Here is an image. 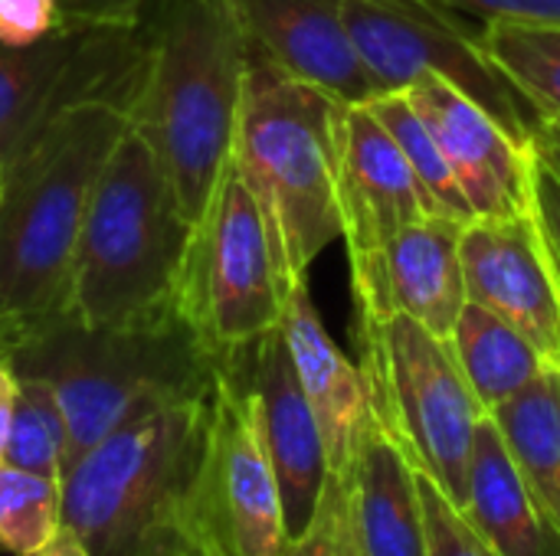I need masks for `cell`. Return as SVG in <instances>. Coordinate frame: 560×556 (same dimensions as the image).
<instances>
[{
    "label": "cell",
    "instance_id": "cell-20",
    "mask_svg": "<svg viewBox=\"0 0 560 556\" xmlns=\"http://www.w3.org/2000/svg\"><path fill=\"white\" fill-rule=\"evenodd\" d=\"M463 514L499 556H560L558 518L518 472L492 416L476 429Z\"/></svg>",
    "mask_w": 560,
    "mask_h": 556
},
{
    "label": "cell",
    "instance_id": "cell-26",
    "mask_svg": "<svg viewBox=\"0 0 560 556\" xmlns=\"http://www.w3.org/2000/svg\"><path fill=\"white\" fill-rule=\"evenodd\" d=\"M16 380H20V390H16L3 462L62 482L66 442H69L62 406L46 380L39 377H16Z\"/></svg>",
    "mask_w": 560,
    "mask_h": 556
},
{
    "label": "cell",
    "instance_id": "cell-37",
    "mask_svg": "<svg viewBox=\"0 0 560 556\" xmlns=\"http://www.w3.org/2000/svg\"><path fill=\"white\" fill-rule=\"evenodd\" d=\"M3 167H7V161L0 157V184H3Z\"/></svg>",
    "mask_w": 560,
    "mask_h": 556
},
{
    "label": "cell",
    "instance_id": "cell-8",
    "mask_svg": "<svg viewBox=\"0 0 560 556\" xmlns=\"http://www.w3.org/2000/svg\"><path fill=\"white\" fill-rule=\"evenodd\" d=\"M285 295L259 203L230 161L203 216L194 223L177 315L200 347L223 364L279 328Z\"/></svg>",
    "mask_w": 560,
    "mask_h": 556
},
{
    "label": "cell",
    "instance_id": "cell-29",
    "mask_svg": "<svg viewBox=\"0 0 560 556\" xmlns=\"http://www.w3.org/2000/svg\"><path fill=\"white\" fill-rule=\"evenodd\" d=\"M72 26L59 0H0V43L36 46Z\"/></svg>",
    "mask_w": 560,
    "mask_h": 556
},
{
    "label": "cell",
    "instance_id": "cell-1",
    "mask_svg": "<svg viewBox=\"0 0 560 556\" xmlns=\"http://www.w3.org/2000/svg\"><path fill=\"white\" fill-rule=\"evenodd\" d=\"M144 72L128 121L197 223L230 167L249 39L230 0H148Z\"/></svg>",
    "mask_w": 560,
    "mask_h": 556
},
{
    "label": "cell",
    "instance_id": "cell-16",
    "mask_svg": "<svg viewBox=\"0 0 560 556\" xmlns=\"http://www.w3.org/2000/svg\"><path fill=\"white\" fill-rule=\"evenodd\" d=\"M413 108L436 134L476 216H518L535 210V151L518 144L482 105L446 82L407 88Z\"/></svg>",
    "mask_w": 560,
    "mask_h": 556
},
{
    "label": "cell",
    "instance_id": "cell-38",
    "mask_svg": "<svg viewBox=\"0 0 560 556\" xmlns=\"http://www.w3.org/2000/svg\"><path fill=\"white\" fill-rule=\"evenodd\" d=\"M555 125H560V118H558V121H555Z\"/></svg>",
    "mask_w": 560,
    "mask_h": 556
},
{
    "label": "cell",
    "instance_id": "cell-7",
    "mask_svg": "<svg viewBox=\"0 0 560 556\" xmlns=\"http://www.w3.org/2000/svg\"><path fill=\"white\" fill-rule=\"evenodd\" d=\"M358 347L377 429L463 508L476 429L489 413L472 397L450 341L397 311L358 318Z\"/></svg>",
    "mask_w": 560,
    "mask_h": 556
},
{
    "label": "cell",
    "instance_id": "cell-12",
    "mask_svg": "<svg viewBox=\"0 0 560 556\" xmlns=\"http://www.w3.org/2000/svg\"><path fill=\"white\" fill-rule=\"evenodd\" d=\"M459 259L469 301L505 318L560 367V275L535 210L469 220Z\"/></svg>",
    "mask_w": 560,
    "mask_h": 556
},
{
    "label": "cell",
    "instance_id": "cell-5",
    "mask_svg": "<svg viewBox=\"0 0 560 556\" xmlns=\"http://www.w3.org/2000/svg\"><path fill=\"white\" fill-rule=\"evenodd\" d=\"M338 108L328 92L249 56L230 161L259 203L285 288L308 282L341 239Z\"/></svg>",
    "mask_w": 560,
    "mask_h": 556
},
{
    "label": "cell",
    "instance_id": "cell-15",
    "mask_svg": "<svg viewBox=\"0 0 560 556\" xmlns=\"http://www.w3.org/2000/svg\"><path fill=\"white\" fill-rule=\"evenodd\" d=\"M338 210L348 256L377 252L404 226L436 213L404 151L364 102L338 108Z\"/></svg>",
    "mask_w": 560,
    "mask_h": 556
},
{
    "label": "cell",
    "instance_id": "cell-35",
    "mask_svg": "<svg viewBox=\"0 0 560 556\" xmlns=\"http://www.w3.org/2000/svg\"><path fill=\"white\" fill-rule=\"evenodd\" d=\"M36 556H92V554H89V547H85V544H82L69 528H62V531H59V534H56V537H52V541H49V544H46V547H43Z\"/></svg>",
    "mask_w": 560,
    "mask_h": 556
},
{
    "label": "cell",
    "instance_id": "cell-34",
    "mask_svg": "<svg viewBox=\"0 0 560 556\" xmlns=\"http://www.w3.org/2000/svg\"><path fill=\"white\" fill-rule=\"evenodd\" d=\"M532 151L555 170V177L560 180V125L555 121H541L535 141H532Z\"/></svg>",
    "mask_w": 560,
    "mask_h": 556
},
{
    "label": "cell",
    "instance_id": "cell-6",
    "mask_svg": "<svg viewBox=\"0 0 560 556\" xmlns=\"http://www.w3.org/2000/svg\"><path fill=\"white\" fill-rule=\"evenodd\" d=\"M213 390L131 419L62 475V528L92 556H177Z\"/></svg>",
    "mask_w": 560,
    "mask_h": 556
},
{
    "label": "cell",
    "instance_id": "cell-33",
    "mask_svg": "<svg viewBox=\"0 0 560 556\" xmlns=\"http://www.w3.org/2000/svg\"><path fill=\"white\" fill-rule=\"evenodd\" d=\"M16 390H20L16 370H13V364L7 360V354H0V459H3V449H7L10 423H13Z\"/></svg>",
    "mask_w": 560,
    "mask_h": 556
},
{
    "label": "cell",
    "instance_id": "cell-36",
    "mask_svg": "<svg viewBox=\"0 0 560 556\" xmlns=\"http://www.w3.org/2000/svg\"><path fill=\"white\" fill-rule=\"evenodd\" d=\"M177 556H223V554H220L207 537H200L197 531H190V534H187V541L180 544Z\"/></svg>",
    "mask_w": 560,
    "mask_h": 556
},
{
    "label": "cell",
    "instance_id": "cell-31",
    "mask_svg": "<svg viewBox=\"0 0 560 556\" xmlns=\"http://www.w3.org/2000/svg\"><path fill=\"white\" fill-rule=\"evenodd\" d=\"M69 23L85 26H138L148 0H59Z\"/></svg>",
    "mask_w": 560,
    "mask_h": 556
},
{
    "label": "cell",
    "instance_id": "cell-14",
    "mask_svg": "<svg viewBox=\"0 0 560 556\" xmlns=\"http://www.w3.org/2000/svg\"><path fill=\"white\" fill-rule=\"evenodd\" d=\"M230 360L240 364L256 397L262 439H266V449L279 478L285 537H295L315 518L325 485L331 478L318 419L299 383V374L292 367V357L279 328Z\"/></svg>",
    "mask_w": 560,
    "mask_h": 556
},
{
    "label": "cell",
    "instance_id": "cell-13",
    "mask_svg": "<svg viewBox=\"0 0 560 556\" xmlns=\"http://www.w3.org/2000/svg\"><path fill=\"white\" fill-rule=\"evenodd\" d=\"M459 220L427 213L404 226L387 246L348 256L358 318L410 315L443 341H450L469 295L459 259Z\"/></svg>",
    "mask_w": 560,
    "mask_h": 556
},
{
    "label": "cell",
    "instance_id": "cell-30",
    "mask_svg": "<svg viewBox=\"0 0 560 556\" xmlns=\"http://www.w3.org/2000/svg\"><path fill=\"white\" fill-rule=\"evenodd\" d=\"M450 13L476 16L482 23H560V0H427Z\"/></svg>",
    "mask_w": 560,
    "mask_h": 556
},
{
    "label": "cell",
    "instance_id": "cell-22",
    "mask_svg": "<svg viewBox=\"0 0 560 556\" xmlns=\"http://www.w3.org/2000/svg\"><path fill=\"white\" fill-rule=\"evenodd\" d=\"M489 416L518 472L560 524V367H548L535 383L495 406Z\"/></svg>",
    "mask_w": 560,
    "mask_h": 556
},
{
    "label": "cell",
    "instance_id": "cell-18",
    "mask_svg": "<svg viewBox=\"0 0 560 556\" xmlns=\"http://www.w3.org/2000/svg\"><path fill=\"white\" fill-rule=\"evenodd\" d=\"M279 331L285 338L292 367L318 419L328 469L331 475H345L361 439L374 426L368 377L361 364H351L345 351L335 344V338L325 331L308 282L289 288Z\"/></svg>",
    "mask_w": 560,
    "mask_h": 556
},
{
    "label": "cell",
    "instance_id": "cell-21",
    "mask_svg": "<svg viewBox=\"0 0 560 556\" xmlns=\"http://www.w3.org/2000/svg\"><path fill=\"white\" fill-rule=\"evenodd\" d=\"M450 347L486 413L509 403L548 367H555L518 328L476 301H466L450 334Z\"/></svg>",
    "mask_w": 560,
    "mask_h": 556
},
{
    "label": "cell",
    "instance_id": "cell-25",
    "mask_svg": "<svg viewBox=\"0 0 560 556\" xmlns=\"http://www.w3.org/2000/svg\"><path fill=\"white\" fill-rule=\"evenodd\" d=\"M62 531V482L0 459V547L36 556Z\"/></svg>",
    "mask_w": 560,
    "mask_h": 556
},
{
    "label": "cell",
    "instance_id": "cell-32",
    "mask_svg": "<svg viewBox=\"0 0 560 556\" xmlns=\"http://www.w3.org/2000/svg\"><path fill=\"white\" fill-rule=\"evenodd\" d=\"M535 220L560 272V180L538 154H535Z\"/></svg>",
    "mask_w": 560,
    "mask_h": 556
},
{
    "label": "cell",
    "instance_id": "cell-27",
    "mask_svg": "<svg viewBox=\"0 0 560 556\" xmlns=\"http://www.w3.org/2000/svg\"><path fill=\"white\" fill-rule=\"evenodd\" d=\"M417 482L427 524V556H499L495 547L469 524L463 508L446 492H440V485H433L420 472Z\"/></svg>",
    "mask_w": 560,
    "mask_h": 556
},
{
    "label": "cell",
    "instance_id": "cell-11",
    "mask_svg": "<svg viewBox=\"0 0 560 556\" xmlns=\"http://www.w3.org/2000/svg\"><path fill=\"white\" fill-rule=\"evenodd\" d=\"M141 72V23H72L36 46L0 43V157H13L69 108L118 105L131 111Z\"/></svg>",
    "mask_w": 560,
    "mask_h": 556
},
{
    "label": "cell",
    "instance_id": "cell-4",
    "mask_svg": "<svg viewBox=\"0 0 560 556\" xmlns=\"http://www.w3.org/2000/svg\"><path fill=\"white\" fill-rule=\"evenodd\" d=\"M0 354L16 377L52 387L69 426L62 475L118 426L210 393L220 367L180 315L131 328H85L62 311Z\"/></svg>",
    "mask_w": 560,
    "mask_h": 556
},
{
    "label": "cell",
    "instance_id": "cell-3",
    "mask_svg": "<svg viewBox=\"0 0 560 556\" xmlns=\"http://www.w3.org/2000/svg\"><path fill=\"white\" fill-rule=\"evenodd\" d=\"M194 223L135 125L115 141L79 233L66 315L85 328L154 324L177 315Z\"/></svg>",
    "mask_w": 560,
    "mask_h": 556
},
{
    "label": "cell",
    "instance_id": "cell-17",
    "mask_svg": "<svg viewBox=\"0 0 560 556\" xmlns=\"http://www.w3.org/2000/svg\"><path fill=\"white\" fill-rule=\"evenodd\" d=\"M249 49L338 102H371L374 82L345 20V0H230Z\"/></svg>",
    "mask_w": 560,
    "mask_h": 556
},
{
    "label": "cell",
    "instance_id": "cell-2",
    "mask_svg": "<svg viewBox=\"0 0 560 556\" xmlns=\"http://www.w3.org/2000/svg\"><path fill=\"white\" fill-rule=\"evenodd\" d=\"M118 105H79L7 157L0 184V351L66 311L95 180L128 128Z\"/></svg>",
    "mask_w": 560,
    "mask_h": 556
},
{
    "label": "cell",
    "instance_id": "cell-24",
    "mask_svg": "<svg viewBox=\"0 0 560 556\" xmlns=\"http://www.w3.org/2000/svg\"><path fill=\"white\" fill-rule=\"evenodd\" d=\"M364 105L381 118V125L390 131V138L404 151V157L413 167L420 187L427 190L433 210L440 216H450V220H459V223L476 220L456 174L450 170V161H446V154H443V147L436 141V134L430 131L423 115L413 108L410 95L407 92H387V95H374Z\"/></svg>",
    "mask_w": 560,
    "mask_h": 556
},
{
    "label": "cell",
    "instance_id": "cell-39",
    "mask_svg": "<svg viewBox=\"0 0 560 556\" xmlns=\"http://www.w3.org/2000/svg\"><path fill=\"white\" fill-rule=\"evenodd\" d=\"M558 275H560V272H558Z\"/></svg>",
    "mask_w": 560,
    "mask_h": 556
},
{
    "label": "cell",
    "instance_id": "cell-9",
    "mask_svg": "<svg viewBox=\"0 0 560 556\" xmlns=\"http://www.w3.org/2000/svg\"><path fill=\"white\" fill-rule=\"evenodd\" d=\"M345 20L377 95L446 82L482 105L518 144L532 147L541 115L492 62L479 33L427 0H345Z\"/></svg>",
    "mask_w": 560,
    "mask_h": 556
},
{
    "label": "cell",
    "instance_id": "cell-19",
    "mask_svg": "<svg viewBox=\"0 0 560 556\" xmlns=\"http://www.w3.org/2000/svg\"><path fill=\"white\" fill-rule=\"evenodd\" d=\"M345 492L351 556H427L417 469L377 423L345 472Z\"/></svg>",
    "mask_w": 560,
    "mask_h": 556
},
{
    "label": "cell",
    "instance_id": "cell-23",
    "mask_svg": "<svg viewBox=\"0 0 560 556\" xmlns=\"http://www.w3.org/2000/svg\"><path fill=\"white\" fill-rule=\"evenodd\" d=\"M492 62L535 105L541 121L560 118V23H482L479 33Z\"/></svg>",
    "mask_w": 560,
    "mask_h": 556
},
{
    "label": "cell",
    "instance_id": "cell-10",
    "mask_svg": "<svg viewBox=\"0 0 560 556\" xmlns=\"http://www.w3.org/2000/svg\"><path fill=\"white\" fill-rule=\"evenodd\" d=\"M190 531L223 556H279L285 541L279 478L256 397L236 360L217 367L207 446L190 495Z\"/></svg>",
    "mask_w": 560,
    "mask_h": 556
},
{
    "label": "cell",
    "instance_id": "cell-28",
    "mask_svg": "<svg viewBox=\"0 0 560 556\" xmlns=\"http://www.w3.org/2000/svg\"><path fill=\"white\" fill-rule=\"evenodd\" d=\"M279 556H351L345 475L328 478L315 518L308 521V528L302 534L282 541Z\"/></svg>",
    "mask_w": 560,
    "mask_h": 556
}]
</instances>
